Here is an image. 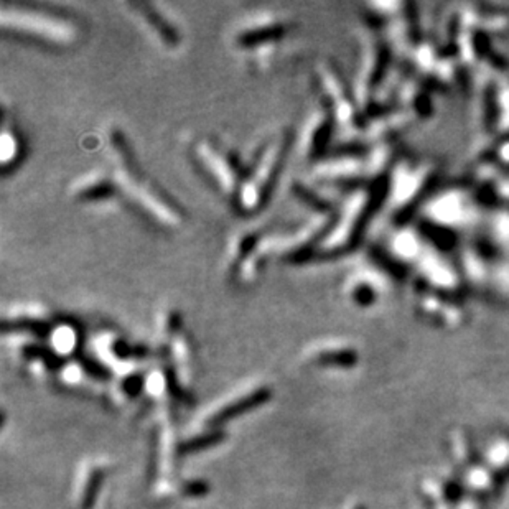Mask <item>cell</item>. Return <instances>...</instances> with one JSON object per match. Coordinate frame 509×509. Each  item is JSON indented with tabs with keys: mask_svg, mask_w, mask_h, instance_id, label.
<instances>
[{
	"mask_svg": "<svg viewBox=\"0 0 509 509\" xmlns=\"http://www.w3.org/2000/svg\"><path fill=\"white\" fill-rule=\"evenodd\" d=\"M3 28L28 33L40 37L52 43H68L74 39L73 25L58 17L46 15L43 12H33L28 8L12 7L10 10H2Z\"/></svg>",
	"mask_w": 509,
	"mask_h": 509,
	"instance_id": "1",
	"label": "cell"
},
{
	"mask_svg": "<svg viewBox=\"0 0 509 509\" xmlns=\"http://www.w3.org/2000/svg\"><path fill=\"white\" fill-rule=\"evenodd\" d=\"M285 141L284 137H279L272 144L267 145L266 154L259 158V162L254 165V174L241 185V188L238 190L239 196V205L244 209H254L256 206L260 203L262 200V193L266 191V188L271 183L272 175H274L277 165H279V160L284 150Z\"/></svg>",
	"mask_w": 509,
	"mask_h": 509,
	"instance_id": "2",
	"label": "cell"
},
{
	"mask_svg": "<svg viewBox=\"0 0 509 509\" xmlns=\"http://www.w3.org/2000/svg\"><path fill=\"white\" fill-rule=\"evenodd\" d=\"M196 150L205 168L209 174H213L214 180L220 183L222 191L233 193L236 188H239L236 185L234 168L226 155H222V152L214 149L213 144H200Z\"/></svg>",
	"mask_w": 509,
	"mask_h": 509,
	"instance_id": "3",
	"label": "cell"
},
{
	"mask_svg": "<svg viewBox=\"0 0 509 509\" xmlns=\"http://www.w3.org/2000/svg\"><path fill=\"white\" fill-rule=\"evenodd\" d=\"M326 124H328V116L323 111L315 112L310 117L309 124L305 125V129L302 130V138L298 142V150L302 155H313L322 149L323 138L326 137Z\"/></svg>",
	"mask_w": 509,
	"mask_h": 509,
	"instance_id": "4",
	"label": "cell"
},
{
	"mask_svg": "<svg viewBox=\"0 0 509 509\" xmlns=\"http://www.w3.org/2000/svg\"><path fill=\"white\" fill-rule=\"evenodd\" d=\"M74 195L79 198H86V200H98L107 195L109 185L103 176L92 174L87 176H83L78 185H74Z\"/></svg>",
	"mask_w": 509,
	"mask_h": 509,
	"instance_id": "5",
	"label": "cell"
},
{
	"mask_svg": "<svg viewBox=\"0 0 509 509\" xmlns=\"http://www.w3.org/2000/svg\"><path fill=\"white\" fill-rule=\"evenodd\" d=\"M76 342V331L70 325H60L53 330V344L58 351L73 350Z\"/></svg>",
	"mask_w": 509,
	"mask_h": 509,
	"instance_id": "6",
	"label": "cell"
},
{
	"mask_svg": "<svg viewBox=\"0 0 509 509\" xmlns=\"http://www.w3.org/2000/svg\"><path fill=\"white\" fill-rule=\"evenodd\" d=\"M19 141H17L15 134L12 136V132L8 129H3L2 134V163L8 165V163L15 162L17 155H19Z\"/></svg>",
	"mask_w": 509,
	"mask_h": 509,
	"instance_id": "7",
	"label": "cell"
}]
</instances>
